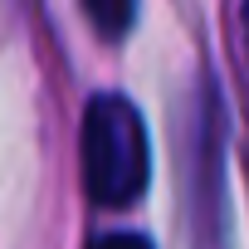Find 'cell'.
<instances>
[{
    "instance_id": "obj_1",
    "label": "cell",
    "mask_w": 249,
    "mask_h": 249,
    "mask_svg": "<svg viewBox=\"0 0 249 249\" xmlns=\"http://www.w3.org/2000/svg\"><path fill=\"white\" fill-rule=\"evenodd\" d=\"M78 152H83V191L93 205L122 210L142 200L152 181V142H147V122L132 98L93 93L83 107Z\"/></svg>"
},
{
    "instance_id": "obj_2",
    "label": "cell",
    "mask_w": 249,
    "mask_h": 249,
    "mask_svg": "<svg viewBox=\"0 0 249 249\" xmlns=\"http://www.w3.org/2000/svg\"><path fill=\"white\" fill-rule=\"evenodd\" d=\"M83 15L103 39H122L137 20V0H83Z\"/></svg>"
},
{
    "instance_id": "obj_3",
    "label": "cell",
    "mask_w": 249,
    "mask_h": 249,
    "mask_svg": "<svg viewBox=\"0 0 249 249\" xmlns=\"http://www.w3.org/2000/svg\"><path fill=\"white\" fill-rule=\"evenodd\" d=\"M88 249H152V239L137 234V230H107V234H98Z\"/></svg>"
}]
</instances>
